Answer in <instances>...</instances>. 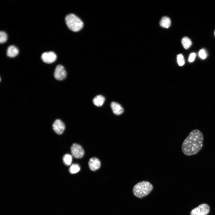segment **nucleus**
<instances>
[{
  "instance_id": "f257e3e1",
  "label": "nucleus",
  "mask_w": 215,
  "mask_h": 215,
  "mask_svg": "<svg viewBox=\"0 0 215 215\" xmlns=\"http://www.w3.org/2000/svg\"><path fill=\"white\" fill-rule=\"evenodd\" d=\"M203 134L200 130H193L182 143L181 147L182 152L188 156L196 154L203 146Z\"/></svg>"
},
{
  "instance_id": "f03ea898",
  "label": "nucleus",
  "mask_w": 215,
  "mask_h": 215,
  "mask_svg": "<svg viewBox=\"0 0 215 215\" xmlns=\"http://www.w3.org/2000/svg\"><path fill=\"white\" fill-rule=\"evenodd\" d=\"M153 189L152 185L146 181L140 182L134 186L133 192L136 197L142 198L148 195Z\"/></svg>"
},
{
  "instance_id": "7ed1b4c3",
  "label": "nucleus",
  "mask_w": 215,
  "mask_h": 215,
  "mask_svg": "<svg viewBox=\"0 0 215 215\" xmlns=\"http://www.w3.org/2000/svg\"><path fill=\"white\" fill-rule=\"evenodd\" d=\"M65 22L68 27L75 32L80 30L83 27L84 24L82 20L75 14L70 13L65 17Z\"/></svg>"
},
{
  "instance_id": "20e7f679",
  "label": "nucleus",
  "mask_w": 215,
  "mask_h": 215,
  "mask_svg": "<svg viewBox=\"0 0 215 215\" xmlns=\"http://www.w3.org/2000/svg\"><path fill=\"white\" fill-rule=\"evenodd\" d=\"M210 212L209 206L206 204H202L192 209L190 215H207Z\"/></svg>"
},
{
  "instance_id": "39448f33",
  "label": "nucleus",
  "mask_w": 215,
  "mask_h": 215,
  "mask_svg": "<svg viewBox=\"0 0 215 215\" xmlns=\"http://www.w3.org/2000/svg\"><path fill=\"white\" fill-rule=\"evenodd\" d=\"M67 75L66 71L63 65L59 64L56 66L54 71V76L56 80H63L66 78Z\"/></svg>"
},
{
  "instance_id": "423d86ee",
  "label": "nucleus",
  "mask_w": 215,
  "mask_h": 215,
  "mask_svg": "<svg viewBox=\"0 0 215 215\" xmlns=\"http://www.w3.org/2000/svg\"><path fill=\"white\" fill-rule=\"evenodd\" d=\"M71 151L72 156L77 159L82 158L84 154V151L79 145L74 143L71 147Z\"/></svg>"
},
{
  "instance_id": "0eeeda50",
  "label": "nucleus",
  "mask_w": 215,
  "mask_h": 215,
  "mask_svg": "<svg viewBox=\"0 0 215 215\" xmlns=\"http://www.w3.org/2000/svg\"><path fill=\"white\" fill-rule=\"evenodd\" d=\"M43 61L47 63L50 64L55 62L56 59V54L53 51H49L43 53L41 55Z\"/></svg>"
},
{
  "instance_id": "6e6552de",
  "label": "nucleus",
  "mask_w": 215,
  "mask_h": 215,
  "mask_svg": "<svg viewBox=\"0 0 215 215\" xmlns=\"http://www.w3.org/2000/svg\"><path fill=\"white\" fill-rule=\"evenodd\" d=\"M52 127L54 131L59 135L63 133L65 129L64 124L59 119H56Z\"/></svg>"
},
{
  "instance_id": "1a4fd4ad",
  "label": "nucleus",
  "mask_w": 215,
  "mask_h": 215,
  "mask_svg": "<svg viewBox=\"0 0 215 215\" xmlns=\"http://www.w3.org/2000/svg\"><path fill=\"white\" fill-rule=\"evenodd\" d=\"M88 165L90 170L95 171L100 168L101 162L98 158L92 157L90 159L88 162Z\"/></svg>"
},
{
  "instance_id": "9d476101",
  "label": "nucleus",
  "mask_w": 215,
  "mask_h": 215,
  "mask_svg": "<svg viewBox=\"0 0 215 215\" xmlns=\"http://www.w3.org/2000/svg\"><path fill=\"white\" fill-rule=\"evenodd\" d=\"M110 106L113 113L116 115H119L124 112V109L119 103L112 102L110 104Z\"/></svg>"
},
{
  "instance_id": "9b49d317",
  "label": "nucleus",
  "mask_w": 215,
  "mask_h": 215,
  "mask_svg": "<svg viewBox=\"0 0 215 215\" xmlns=\"http://www.w3.org/2000/svg\"><path fill=\"white\" fill-rule=\"evenodd\" d=\"M19 53V50L16 47L13 45H11L7 49V54L8 56L13 57L16 56Z\"/></svg>"
},
{
  "instance_id": "f8f14e48",
  "label": "nucleus",
  "mask_w": 215,
  "mask_h": 215,
  "mask_svg": "<svg viewBox=\"0 0 215 215\" xmlns=\"http://www.w3.org/2000/svg\"><path fill=\"white\" fill-rule=\"evenodd\" d=\"M171 23V22L170 18L166 16L163 17L159 22L160 26L165 28H168L170 26Z\"/></svg>"
},
{
  "instance_id": "ddd939ff",
  "label": "nucleus",
  "mask_w": 215,
  "mask_h": 215,
  "mask_svg": "<svg viewBox=\"0 0 215 215\" xmlns=\"http://www.w3.org/2000/svg\"><path fill=\"white\" fill-rule=\"evenodd\" d=\"M105 100V98L101 95H98L93 99V104L96 106L100 107L104 103Z\"/></svg>"
},
{
  "instance_id": "4468645a",
  "label": "nucleus",
  "mask_w": 215,
  "mask_h": 215,
  "mask_svg": "<svg viewBox=\"0 0 215 215\" xmlns=\"http://www.w3.org/2000/svg\"><path fill=\"white\" fill-rule=\"evenodd\" d=\"M182 44L185 49H187L191 46L192 42L191 40L187 37H185L182 40Z\"/></svg>"
},
{
  "instance_id": "2eb2a0df",
  "label": "nucleus",
  "mask_w": 215,
  "mask_h": 215,
  "mask_svg": "<svg viewBox=\"0 0 215 215\" xmlns=\"http://www.w3.org/2000/svg\"><path fill=\"white\" fill-rule=\"evenodd\" d=\"M64 163L67 166H69L71 164L72 161V156L69 154H65L63 157Z\"/></svg>"
},
{
  "instance_id": "dca6fc26",
  "label": "nucleus",
  "mask_w": 215,
  "mask_h": 215,
  "mask_svg": "<svg viewBox=\"0 0 215 215\" xmlns=\"http://www.w3.org/2000/svg\"><path fill=\"white\" fill-rule=\"evenodd\" d=\"M80 168L77 164H73L71 165L69 169L70 172L71 174H75L78 172L80 170Z\"/></svg>"
},
{
  "instance_id": "f3484780",
  "label": "nucleus",
  "mask_w": 215,
  "mask_h": 215,
  "mask_svg": "<svg viewBox=\"0 0 215 215\" xmlns=\"http://www.w3.org/2000/svg\"><path fill=\"white\" fill-rule=\"evenodd\" d=\"M177 62L178 65L182 66L185 63V60L182 54H179L177 56Z\"/></svg>"
},
{
  "instance_id": "a211bd4d",
  "label": "nucleus",
  "mask_w": 215,
  "mask_h": 215,
  "mask_svg": "<svg viewBox=\"0 0 215 215\" xmlns=\"http://www.w3.org/2000/svg\"><path fill=\"white\" fill-rule=\"evenodd\" d=\"M7 36L6 33L4 31H1L0 32V42L3 43L6 41L7 40Z\"/></svg>"
},
{
  "instance_id": "6ab92c4d",
  "label": "nucleus",
  "mask_w": 215,
  "mask_h": 215,
  "mask_svg": "<svg viewBox=\"0 0 215 215\" xmlns=\"http://www.w3.org/2000/svg\"><path fill=\"white\" fill-rule=\"evenodd\" d=\"M198 54L199 57L203 59H205L207 56L206 51L204 49L200 50L199 51Z\"/></svg>"
},
{
  "instance_id": "aec40b11",
  "label": "nucleus",
  "mask_w": 215,
  "mask_h": 215,
  "mask_svg": "<svg viewBox=\"0 0 215 215\" xmlns=\"http://www.w3.org/2000/svg\"><path fill=\"white\" fill-rule=\"evenodd\" d=\"M196 54L195 53H191L189 56L188 58V61L190 62H193L195 58Z\"/></svg>"
},
{
  "instance_id": "412c9836",
  "label": "nucleus",
  "mask_w": 215,
  "mask_h": 215,
  "mask_svg": "<svg viewBox=\"0 0 215 215\" xmlns=\"http://www.w3.org/2000/svg\"><path fill=\"white\" fill-rule=\"evenodd\" d=\"M214 34H215V32H214Z\"/></svg>"
}]
</instances>
